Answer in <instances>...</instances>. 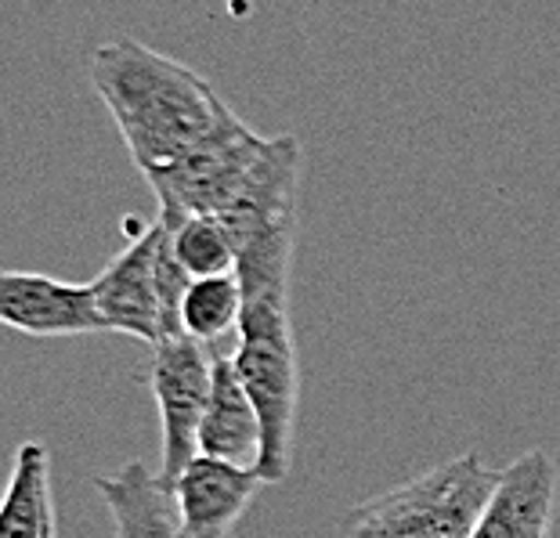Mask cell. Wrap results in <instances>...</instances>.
<instances>
[{"instance_id": "obj_1", "label": "cell", "mask_w": 560, "mask_h": 538, "mask_svg": "<svg viewBox=\"0 0 560 538\" xmlns=\"http://www.w3.org/2000/svg\"><path fill=\"white\" fill-rule=\"evenodd\" d=\"M91 83L145 182L171 171L235 116L192 66L135 37L109 40L91 55Z\"/></svg>"}, {"instance_id": "obj_2", "label": "cell", "mask_w": 560, "mask_h": 538, "mask_svg": "<svg viewBox=\"0 0 560 538\" xmlns=\"http://www.w3.org/2000/svg\"><path fill=\"white\" fill-rule=\"evenodd\" d=\"M499 477L478 452L445 459L351 506L337 538H470Z\"/></svg>"}, {"instance_id": "obj_3", "label": "cell", "mask_w": 560, "mask_h": 538, "mask_svg": "<svg viewBox=\"0 0 560 538\" xmlns=\"http://www.w3.org/2000/svg\"><path fill=\"white\" fill-rule=\"evenodd\" d=\"M243 321L235 332V369L260 416L265 445H260L257 473L268 484L290 477L293 463V423L301 398V362H296L290 293L243 296Z\"/></svg>"}, {"instance_id": "obj_4", "label": "cell", "mask_w": 560, "mask_h": 538, "mask_svg": "<svg viewBox=\"0 0 560 538\" xmlns=\"http://www.w3.org/2000/svg\"><path fill=\"white\" fill-rule=\"evenodd\" d=\"M149 387L160 409L163 481L174 484L199 456V426L213 390V358L192 337H171L152 347Z\"/></svg>"}, {"instance_id": "obj_5", "label": "cell", "mask_w": 560, "mask_h": 538, "mask_svg": "<svg viewBox=\"0 0 560 538\" xmlns=\"http://www.w3.org/2000/svg\"><path fill=\"white\" fill-rule=\"evenodd\" d=\"M156 257H160V221H152L91 282L94 301H98V311L105 318V329L124 332V337H135L152 347L163 340Z\"/></svg>"}, {"instance_id": "obj_6", "label": "cell", "mask_w": 560, "mask_h": 538, "mask_svg": "<svg viewBox=\"0 0 560 538\" xmlns=\"http://www.w3.org/2000/svg\"><path fill=\"white\" fill-rule=\"evenodd\" d=\"M0 321L33 340L109 332L91 282H58L51 274L37 271L0 274Z\"/></svg>"}, {"instance_id": "obj_7", "label": "cell", "mask_w": 560, "mask_h": 538, "mask_svg": "<svg viewBox=\"0 0 560 538\" xmlns=\"http://www.w3.org/2000/svg\"><path fill=\"white\" fill-rule=\"evenodd\" d=\"M553 502L557 463L550 452L528 448L499 477L470 538H550Z\"/></svg>"}, {"instance_id": "obj_8", "label": "cell", "mask_w": 560, "mask_h": 538, "mask_svg": "<svg viewBox=\"0 0 560 538\" xmlns=\"http://www.w3.org/2000/svg\"><path fill=\"white\" fill-rule=\"evenodd\" d=\"M268 481L257 470L196 456L174 481L177 510L188 538H229Z\"/></svg>"}, {"instance_id": "obj_9", "label": "cell", "mask_w": 560, "mask_h": 538, "mask_svg": "<svg viewBox=\"0 0 560 538\" xmlns=\"http://www.w3.org/2000/svg\"><path fill=\"white\" fill-rule=\"evenodd\" d=\"M94 488L113 517V538H188L174 484L141 459H130L116 473H98Z\"/></svg>"}, {"instance_id": "obj_10", "label": "cell", "mask_w": 560, "mask_h": 538, "mask_svg": "<svg viewBox=\"0 0 560 538\" xmlns=\"http://www.w3.org/2000/svg\"><path fill=\"white\" fill-rule=\"evenodd\" d=\"M265 430L232 354H213V390L199 426V456L257 470Z\"/></svg>"}, {"instance_id": "obj_11", "label": "cell", "mask_w": 560, "mask_h": 538, "mask_svg": "<svg viewBox=\"0 0 560 538\" xmlns=\"http://www.w3.org/2000/svg\"><path fill=\"white\" fill-rule=\"evenodd\" d=\"M0 538H55V499H51V456L40 441H26L15 456Z\"/></svg>"}, {"instance_id": "obj_12", "label": "cell", "mask_w": 560, "mask_h": 538, "mask_svg": "<svg viewBox=\"0 0 560 538\" xmlns=\"http://www.w3.org/2000/svg\"><path fill=\"white\" fill-rule=\"evenodd\" d=\"M166 232L174 257L192 279H213V274L235 271V243L229 229L210 218V213H174V218H156Z\"/></svg>"}, {"instance_id": "obj_13", "label": "cell", "mask_w": 560, "mask_h": 538, "mask_svg": "<svg viewBox=\"0 0 560 538\" xmlns=\"http://www.w3.org/2000/svg\"><path fill=\"white\" fill-rule=\"evenodd\" d=\"M243 282L240 274H213V279H196L185 293L182 326L185 337L210 347L229 332H240L243 321Z\"/></svg>"}]
</instances>
